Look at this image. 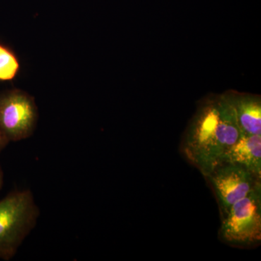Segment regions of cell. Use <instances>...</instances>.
<instances>
[{"instance_id": "cell-1", "label": "cell", "mask_w": 261, "mask_h": 261, "mask_svg": "<svg viewBox=\"0 0 261 261\" xmlns=\"http://www.w3.org/2000/svg\"><path fill=\"white\" fill-rule=\"evenodd\" d=\"M242 135L227 96L206 103L184 142V153L205 177L223 164L226 152Z\"/></svg>"}, {"instance_id": "cell-2", "label": "cell", "mask_w": 261, "mask_h": 261, "mask_svg": "<svg viewBox=\"0 0 261 261\" xmlns=\"http://www.w3.org/2000/svg\"><path fill=\"white\" fill-rule=\"evenodd\" d=\"M40 211L29 190L10 192L0 200V259L11 260L37 224Z\"/></svg>"}, {"instance_id": "cell-3", "label": "cell", "mask_w": 261, "mask_h": 261, "mask_svg": "<svg viewBox=\"0 0 261 261\" xmlns=\"http://www.w3.org/2000/svg\"><path fill=\"white\" fill-rule=\"evenodd\" d=\"M221 234L234 245H251L261 240L260 182L225 215Z\"/></svg>"}, {"instance_id": "cell-4", "label": "cell", "mask_w": 261, "mask_h": 261, "mask_svg": "<svg viewBox=\"0 0 261 261\" xmlns=\"http://www.w3.org/2000/svg\"><path fill=\"white\" fill-rule=\"evenodd\" d=\"M38 118L35 99L27 92L14 89L0 93V130L10 142L32 137Z\"/></svg>"}, {"instance_id": "cell-5", "label": "cell", "mask_w": 261, "mask_h": 261, "mask_svg": "<svg viewBox=\"0 0 261 261\" xmlns=\"http://www.w3.org/2000/svg\"><path fill=\"white\" fill-rule=\"evenodd\" d=\"M214 187L224 214L259 183L258 178L243 166L223 163L207 176Z\"/></svg>"}, {"instance_id": "cell-6", "label": "cell", "mask_w": 261, "mask_h": 261, "mask_svg": "<svg viewBox=\"0 0 261 261\" xmlns=\"http://www.w3.org/2000/svg\"><path fill=\"white\" fill-rule=\"evenodd\" d=\"M223 163H233L243 166L260 179L261 135L240 136L226 152Z\"/></svg>"}, {"instance_id": "cell-7", "label": "cell", "mask_w": 261, "mask_h": 261, "mask_svg": "<svg viewBox=\"0 0 261 261\" xmlns=\"http://www.w3.org/2000/svg\"><path fill=\"white\" fill-rule=\"evenodd\" d=\"M242 135H261L260 98L250 95L227 96Z\"/></svg>"}, {"instance_id": "cell-8", "label": "cell", "mask_w": 261, "mask_h": 261, "mask_svg": "<svg viewBox=\"0 0 261 261\" xmlns=\"http://www.w3.org/2000/svg\"><path fill=\"white\" fill-rule=\"evenodd\" d=\"M20 63L14 51L0 44V82L14 80L20 70Z\"/></svg>"}, {"instance_id": "cell-9", "label": "cell", "mask_w": 261, "mask_h": 261, "mask_svg": "<svg viewBox=\"0 0 261 261\" xmlns=\"http://www.w3.org/2000/svg\"><path fill=\"white\" fill-rule=\"evenodd\" d=\"M9 143V141H8V139L3 135V132L0 130V152Z\"/></svg>"}, {"instance_id": "cell-10", "label": "cell", "mask_w": 261, "mask_h": 261, "mask_svg": "<svg viewBox=\"0 0 261 261\" xmlns=\"http://www.w3.org/2000/svg\"><path fill=\"white\" fill-rule=\"evenodd\" d=\"M3 171H2L1 167H0V190H1V187L3 186Z\"/></svg>"}]
</instances>
